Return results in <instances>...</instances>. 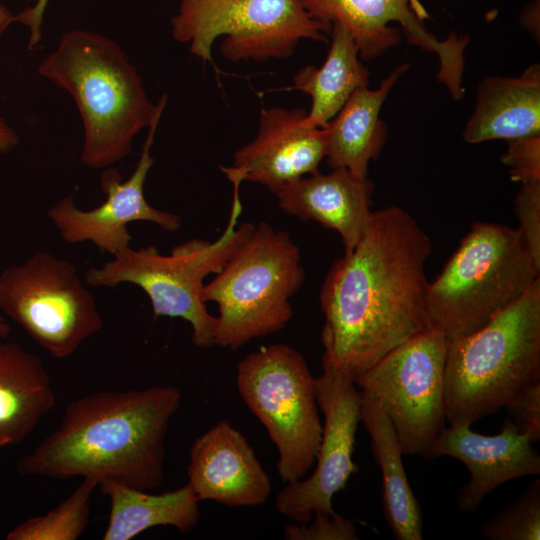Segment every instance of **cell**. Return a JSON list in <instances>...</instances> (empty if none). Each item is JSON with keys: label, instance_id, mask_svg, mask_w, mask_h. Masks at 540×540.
I'll list each match as a JSON object with an SVG mask.
<instances>
[{"label": "cell", "instance_id": "1", "mask_svg": "<svg viewBox=\"0 0 540 540\" xmlns=\"http://www.w3.org/2000/svg\"><path fill=\"white\" fill-rule=\"evenodd\" d=\"M432 243L399 206L372 211L355 247L337 259L322 284L321 362L356 381L380 358L428 328L425 264Z\"/></svg>", "mask_w": 540, "mask_h": 540}, {"label": "cell", "instance_id": "2", "mask_svg": "<svg viewBox=\"0 0 540 540\" xmlns=\"http://www.w3.org/2000/svg\"><path fill=\"white\" fill-rule=\"evenodd\" d=\"M180 404L174 386L87 394L66 406L59 426L18 460L16 472L151 492L163 482L165 438Z\"/></svg>", "mask_w": 540, "mask_h": 540}, {"label": "cell", "instance_id": "3", "mask_svg": "<svg viewBox=\"0 0 540 540\" xmlns=\"http://www.w3.org/2000/svg\"><path fill=\"white\" fill-rule=\"evenodd\" d=\"M38 72L74 99L84 133L80 160L92 169L128 156L135 136L167 103V94L150 102L137 69L116 42L86 30L65 33Z\"/></svg>", "mask_w": 540, "mask_h": 540}, {"label": "cell", "instance_id": "4", "mask_svg": "<svg viewBox=\"0 0 540 540\" xmlns=\"http://www.w3.org/2000/svg\"><path fill=\"white\" fill-rule=\"evenodd\" d=\"M540 381V278L478 330L450 339L446 422L471 426Z\"/></svg>", "mask_w": 540, "mask_h": 540}, {"label": "cell", "instance_id": "5", "mask_svg": "<svg viewBox=\"0 0 540 540\" xmlns=\"http://www.w3.org/2000/svg\"><path fill=\"white\" fill-rule=\"evenodd\" d=\"M539 278L540 266L518 228L474 222L439 275L428 283L427 326L449 339L470 334Z\"/></svg>", "mask_w": 540, "mask_h": 540}, {"label": "cell", "instance_id": "6", "mask_svg": "<svg viewBox=\"0 0 540 540\" xmlns=\"http://www.w3.org/2000/svg\"><path fill=\"white\" fill-rule=\"evenodd\" d=\"M304 280L300 250L289 234L260 222L202 288V301L218 305L213 345L237 350L282 330Z\"/></svg>", "mask_w": 540, "mask_h": 540}, {"label": "cell", "instance_id": "7", "mask_svg": "<svg viewBox=\"0 0 540 540\" xmlns=\"http://www.w3.org/2000/svg\"><path fill=\"white\" fill-rule=\"evenodd\" d=\"M240 185L233 184L230 217L222 235L213 242L192 238L167 255L155 246L127 247L100 267L85 273L92 287H115L131 283L148 296L155 317L181 318L192 327V342L197 347L213 346L216 317L201 299L204 279L218 273L234 251L250 236L255 226L239 223L242 205Z\"/></svg>", "mask_w": 540, "mask_h": 540}, {"label": "cell", "instance_id": "8", "mask_svg": "<svg viewBox=\"0 0 540 540\" xmlns=\"http://www.w3.org/2000/svg\"><path fill=\"white\" fill-rule=\"evenodd\" d=\"M236 384L277 448L282 481L302 479L316 461L322 436L316 378L305 358L287 344L261 347L238 363Z\"/></svg>", "mask_w": 540, "mask_h": 540}, {"label": "cell", "instance_id": "9", "mask_svg": "<svg viewBox=\"0 0 540 540\" xmlns=\"http://www.w3.org/2000/svg\"><path fill=\"white\" fill-rule=\"evenodd\" d=\"M174 40L212 62V45L231 62L284 59L302 39L328 42V26L312 18L299 0H180L171 18Z\"/></svg>", "mask_w": 540, "mask_h": 540}, {"label": "cell", "instance_id": "10", "mask_svg": "<svg viewBox=\"0 0 540 540\" xmlns=\"http://www.w3.org/2000/svg\"><path fill=\"white\" fill-rule=\"evenodd\" d=\"M0 311L57 359L72 355L103 327L77 268L48 252L0 273Z\"/></svg>", "mask_w": 540, "mask_h": 540}, {"label": "cell", "instance_id": "11", "mask_svg": "<svg viewBox=\"0 0 540 540\" xmlns=\"http://www.w3.org/2000/svg\"><path fill=\"white\" fill-rule=\"evenodd\" d=\"M450 339L425 328L357 381L390 421L404 455H422L446 427L445 366Z\"/></svg>", "mask_w": 540, "mask_h": 540}, {"label": "cell", "instance_id": "12", "mask_svg": "<svg viewBox=\"0 0 540 540\" xmlns=\"http://www.w3.org/2000/svg\"><path fill=\"white\" fill-rule=\"evenodd\" d=\"M306 12L328 26L343 25L351 34L362 61L379 58L401 41L439 59L437 78L458 101L463 97L464 51L468 37L439 40L424 21L430 16L420 0H299Z\"/></svg>", "mask_w": 540, "mask_h": 540}, {"label": "cell", "instance_id": "13", "mask_svg": "<svg viewBox=\"0 0 540 540\" xmlns=\"http://www.w3.org/2000/svg\"><path fill=\"white\" fill-rule=\"evenodd\" d=\"M321 364L316 401L324 424L315 470L305 480L287 482L276 497L277 511L300 524L308 523L317 512L334 513L333 496L359 470L352 458L360 422L359 388L344 371L329 363Z\"/></svg>", "mask_w": 540, "mask_h": 540}, {"label": "cell", "instance_id": "14", "mask_svg": "<svg viewBox=\"0 0 540 540\" xmlns=\"http://www.w3.org/2000/svg\"><path fill=\"white\" fill-rule=\"evenodd\" d=\"M159 112L150 126L136 167L130 177L122 181L120 173L109 168L101 176L105 201L98 207L83 211L74 204L73 196L60 199L47 211V216L58 229L62 239L70 244L92 242L99 250L115 256L130 247L132 236L127 225L147 221L167 232L181 227L180 216L152 207L144 195V184L154 158L151 147L162 115Z\"/></svg>", "mask_w": 540, "mask_h": 540}, {"label": "cell", "instance_id": "15", "mask_svg": "<svg viewBox=\"0 0 540 540\" xmlns=\"http://www.w3.org/2000/svg\"><path fill=\"white\" fill-rule=\"evenodd\" d=\"M535 443L529 433L520 431L508 417L500 432L491 436L477 433L468 425H449L421 456L427 459L448 456L467 467L470 477L456 494V507L470 513L501 484L540 474V455Z\"/></svg>", "mask_w": 540, "mask_h": 540}, {"label": "cell", "instance_id": "16", "mask_svg": "<svg viewBox=\"0 0 540 540\" xmlns=\"http://www.w3.org/2000/svg\"><path fill=\"white\" fill-rule=\"evenodd\" d=\"M304 109L263 108L256 137L234 154L233 165L221 167L229 181L259 183L269 190L315 174L325 158L322 128L305 125Z\"/></svg>", "mask_w": 540, "mask_h": 540}, {"label": "cell", "instance_id": "17", "mask_svg": "<svg viewBox=\"0 0 540 540\" xmlns=\"http://www.w3.org/2000/svg\"><path fill=\"white\" fill-rule=\"evenodd\" d=\"M188 484L199 501L256 506L271 493L268 474L244 435L221 420L197 437L189 453Z\"/></svg>", "mask_w": 540, "mask_h": 540}, {"label": "cell", "instance_id": "18", "mask_svg": "<svg viewBox=\"0 0 540 540\" xmlns=\"http://www.w3.org/2000/svg\"><path fill=\"white\" fill-rule=\"evenodd\" d=\"M373 183L346 168L303 176L270 189L279 207L304 221L314 220L339 233L344 253L361 238L371 217Z\"/></svg>", "mask_w": 540, "mask_h": 540}, {"label": "cell", "instance_id": "19", "mask_svg": "<svg viewBox=\"0 0 540 540\" xmlns=\"http://www.w3.org/2000/svg\"><path fill=\"white\" fill-rule=\"evenodd\" d=\"M410 63L396 66L376 89H356L339 112L322 128L325 158L330 168H346L358 177H368V165L376 160L387 140L381 108Z\"/></svg>", "mask_w": 540, "mask_h": 540}, {"label": "cell", "instance_id": "20", "mask_svg": "<svg viewBox=\"0 0 540 540\" xmlns=\"http://www.w3.org/2000/svg\"><path fill=\"white\" fill-rule=\"evenodd\" d=\"M540 135V65L516 77L489 76L477 88L474 111L463 129L470 144Z\"/></svg>", "mask_w": 540, "mask_h": 540}, {"label": "cell", "instance_id": "21", "mask_svg": "<svg viewBox=\"0 0 540 540\" xmlns=\"http://www.w3.org/2000/svg\"><path fill=\"white\" fill-rule=\"evenodd\" d=\"M55 403L41 359L16 342L0 343V448L22 442Z\"/></svg>", "mask_w": 540, "mask_h": 540}, {"label": "cell", "instance_id": "22", "mask_svg": "<svg viewBox=\"0 0 540 540\" xmlns=\"http://www.w3.org/2000/svg\"><path fill=\"white\" fill-rule=\"evenodd\" d=\"M359 391L360 421L370 436L373 457L382 473L384 518L397 540H421L422 511L409 484L394 428L376 400L367 392Z\"/></svg>", "mask_w": 540, "mask_h": 540}, {"label": "cell", "instance_id": "23", "mask_svg": "<svg viewBox=\"0 0 540 540\" xmlns=\"http://www.w3.org/2000/svg\"><path fill=\"white\" fill-rule=\"evenodd\" d=\"M98 485L111 504L103 540H130L145 530L166 525L188 533L200 519V501L188 483L160 494L114 480H102Z\"/></svg>", "mask_w": 540, "mask_h": 540}, {"label": "cell", "instance_id": "24", "mask_svg": "<svg viewBox=\"0 0 540 540\" xmlns=\"http://www.w3.org/2000/svg\"><path fill=\"white\" fill-rule=\"evenodd\" d=\"M331 42L320 67L307 65L296 72L288 90H298L311 98L304 123L323 128L358 88L368 87L369 71L360 59L350 32L341 24L331 25Z\"/></svg>", "mask_w": 540, "mask_h": 540}, {"label": "cell", "instance_id": "25", "mask_svg": "<svg viewBox=\"0 0 540 540\" xmlns=\"http://www.w3.org/2000/svg\"><path fill=\"white\" fill-rule=\"evenodd\" d=\"M98 482L83 478L74 491L44 515L29 518L9 531L7 540H76L87 527L90 498Z\"/></svg>", "mask_w": 540, "mask_h": 540}, {"label": "cell", "instance_id": "26", "mask_svg": "<svg viewBox=\"0 0 540 540\" xmlns=\"http://www.w3.org/2000/svg\"><path fill=\"white\" fill-rule=\"evenodd\" d=\"M488 540L540 539V479L530 483L510 504L481 526Z\"/></svg>", "mask_w": 540, "mask_h": 540}, {"label": "cell", "instance_id": "27", "mask_svg": "<svg viewBox=\"0 0 540 540\" xmlns=\"http://www.w3.org/2000/svg\"><path fill=\"white\" fill-rule=\"evenodd\" d=\"M308 523L293 522L283 531L286 540H357L354 523L334 513L317 512Z\"/></svg>", "mask_w": 540, "mask_h": 540}, {"label": "cell", "instance_id": "28", "mask_svg": "<svg viewBox=\"0 0 540 540\" xmlns=\"http://www.w3.org/2000/svg\"><path fill=\"white\" fill-rule=\"evenodd\" d=\"M513 205L518 229L540 266V181L520 184Z\"/></svg>", "mask_w": 540, "mask_h": 540}, {"label": "cell", "instance_id": "29", "mask_svg": "<svg viewBox=\"0 0 540 540\" xmlns=\"http://www.w3.org/2000/svg\"><path fill=\"white\" fill-rule=\"evenodd\" d=\"M501 162L509 168L510 179L519 184L540 181V135L507 140Z\"/></svg>", "mask_w": 540, "mask_h": 540}, {"label": "cell", "instance_id": "30", "mask_svg": "<svg viewBox=\"0 0 540 540\" xmlns=\"http://www.w3.org/2000/svg\"><path fill=\"white\" fill-rule=\"evenodd\" d=\"M509 418L522 432L540 440V381L536 382L505 406Z\"/></svg>", "mask_w": 540, "mask_h": 540}, {"label": "cell", "instance_id": "31", "mask_svg": "<svg viewBox=\"0 0 540 540\" xmlns=\"http://www.w3.org/2000/svg\"><path fill=\"white\" fill-rule=\"evenodd\" d=\"M49 0H35V4L25 8L19 14L15 15V21L20 22L29 28V48L38 45L41 39V25L43 16Z\"/></svg>", "mask_w": 540, "mask_h": 540}, {"label": "cell", "instance_id": "32", "mask_svg": "<svg viewBox=\"0 0 540 540\" xmlns=\"http://www.w3.org/2000/svg\"><path fill=\"white\" fill-rule=\"evenodd\" d=\"M519 24L533 39L540 40V0H532L519 14Z\"/></svg>", "mask_w": 540, "mask_h": 540}, {"label": "cell", "instance_id": "33", "mask_svg": "<svg viewBox=\"0 0 540 540\" xmlns=\"http://www.w3.org/2000/svg\"><path fill=\"white\" fill-rule=\"evenodd\" d=\"M19 143L16 131L0 117V154L13 150Z\"/></svg>", "mask_w": 540, "mask_h": 540}, {"label": "cell", "instance_id": "34", "mask_svg": "<svg viewBox=\"0 0 540 540\" xmlns=\"http://www.w3.org/2000/svg\"><path fill=\"white\" fill-rule=\"evenodd\" d=\"M15 21V15L2 3H0V37Z\"/></svg>", "mask_w": 540, "mask_h": 540}, {"label": "cell", "instance_id": "35", "mask_svg": "<svg viewBox=\"0 0 540 540\" xmlns=\"http://www.w3.org/2000/svg\"><path fill=\"white\" fill-rule=\"evenodd\" d=\"M11 333V326L0 313V338H6Z\"/></svg>", "mask_w": 540, "mask_h": 540}]
</instances>
